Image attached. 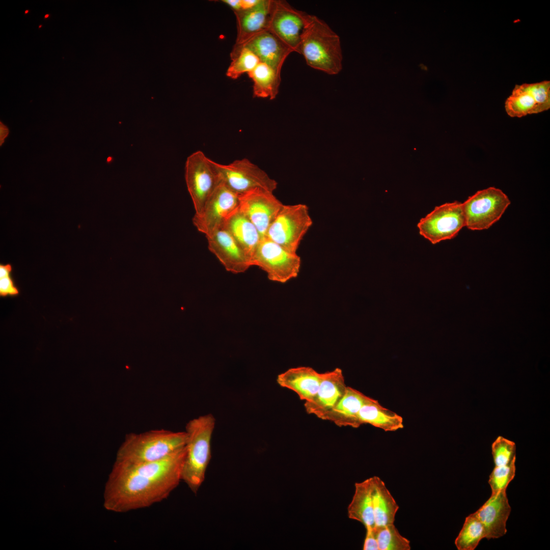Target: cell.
I'll use <instances>...</instances> for the list:
<instances>
[{
	"label": "cell",
	"mask_w": 550,
	"mask_h": 550,
	"mask_svg": "<svg viewBox=\"0 0 550 550\" xmlns=\"http://www.w3.org/2000/svg\"><path fill=\"white\" fill-rule=\"evenodd\" d=\"M283 205L273 192L256 189L239 195L238 210L253 223L264 237Z\"/></svg>",
	"instance_id": "5bb4252c"
},
{
	"label": "cell",
	"mask_w": 550,
	"mask_h": 550,
	"mask_svg": "<svg viewBox=\"0 0 550 550\" xmlns=\"http://www.w3.org/2000/svg\"><path fill=\"white\" fill-rule=\"evenodd\" d=\"M298 53L311 68L329 75L342 69L343 55L339 35L323 20L309 14Z\"/></svg>",
	"instance_id": "3957f363"
},
{
	"label": "cell",
	"mask_w": 550,
	"mask_h": 550,
	"mask_svg": "<svg viewBox=\"0 0 550 550\" xmlns=\"http://www.w3.org/2000/svg\"><path fill=\"white\" fill-rule=\"evenodd\" d=\"M249 48L263 63L281 74L282 66L293 51L268 30H264L240 45Z\"/></svg>",
	"instance_id": "e0dca14e"
},
{
	"label": "cell",
	"mask_w": 550,
	"mask_h": 550,
	"mask_svg": "<svg viewBox=\"0 0 550 550\" xmlns=\"http://www.w3.org/2000/svg\"><path fill=\"white\" fill-rule=\"evenodd\" d=\"M507 114L520 118L550 108V81L516 85L505 103Z\"/></svg>",
	"instance_id": "4fadbf2b"
},
{
	"label": "cell",
	"mask_w": 550,
	"mask_h": 550,
	"mask_svg": "<svg viewBox=\"0 0 550 550\" xmlns=\"http://www.w3.org/2000/svg\"><path fill=\"white\" fill-rule=\"evenodd\" d=\"M483 538H485L484 526L473 513L466 517L455 544L458 550H474Z\"/></svg>",
	"instance_id": "4316f807"
},
{
	"label": "cell",
	"mask_w": 550,
	"mask_h": 550,
	"mask_svg": "<svg viewBox=\"0 0 550 550\" xmlns=\"http://www.w3.org/2000/svg\"><path fill=\"white\" fill-rule=\"evenodd\" d=\"M185 447L152 462L114 464L106 483L104 506L125 513L149 507L167 499L182 481Z\"/></svg>",
	"instance_id": "6da1fadb"
},
{
	"label": "cell",
	"mask_w": 550,
	"mask_h": 550,
	"mask_svg": "<svg viewBox=\"0 0 550 550\" xmlns=\"http://www.w3.org/2000/svg\"><path fill=\"white\" fill-rule=\"evenodd\" d=\"M366 534L363 545L364 550H379L374 528H366Z\"/></svg>",
	"instance_id": "d6a6232c"
},
{
	"label": "cell",
	"mask_w": 550,
	"mask_h": 550,
	"mask_svg": "<svg viewBox=\"0 0 550 550\" xmlns=\"http://www.w3.org/2000/svg\"><path fill=\"white\" fill-rule=\"evenodd\" d=\"M206 237L209 250L227 271L236 274L243 273L253 266L251 258L224 229L218 230Z\"/></svg>",
	"instance_id": "9a60e30c"
},
{
	"label": "cell",
	"mask_w": 550,
	"mask_h": 550,
	"mask_svg": "<svg viewBox=\"0 0 550 550\" xmlns=\"http://www.w3.org/2000/svg\"><path fill=\"white\" fill-rule=\"evenodd\" d=\"M232 60L226 71L227 77L236 79L243 73H249L260 62L258 57L249 48L234 47L231 52Z\"/></svg>",
	"instance_id": "83f0119b"
},
{
	"label": "cell",
	"mask_w": 550,
	"mask_h": 550,
	"mask_svg": "<svg viewBox=\"0 0 550 550\" xmlns=\"http://www.w3.org/2000/svg\"><path fill=\"white\" fill-rule=\"evenodd\" d=\"M185 431L160 429L126 435L116 456L115 464L135 465L161 460L185 446Z\"/></svg>",
	"instance_id": "7a4b0ae2"
},
{
	"label": "cell",
	"mask_w": 550,
	"mask_h": 550,
	"mask_svg": "<svg viewBox=\"0 0 550 550\" xmlns=\"http://www.w3.org/2000/svg\"><path fill=\"white\" fill-rule=\"evenodd\" d=\"M494 466H505L515 464L516 446L513 442L499 436L491 447Z\"/></svg>",
	"instance_id": "f546056e"
},
{
	"label": "cell",
	"mask_w": 550,
	"mask_h": 550,
	"mask_svg": "<svg viewBox=\"0 0 550 550\" xmlns=\"http://www.w3.org/2000/svg\"><path fill=\"white\" fill-rule=\"evenodd\" d=\"M379 550H409L410 541L402 536L394 524L375 527Z\"/></svg>",
	"instance_id": "f1b7e54d"
},
{
	"label": "cell",
	"mask_w": 550,
	"mask_h": 550,
	"mask_svg": "<svg viewBox=\"0 0 550 550\" xmlns=\"http://www.w3.org/2000/svg\"><path fill=\"white\" fill-rule=\"evenodd\" d=\"M308 15L292 7L286 1L271 0L267 30L293 52L298 53Z\"/></svg>",
	"instance_id": "7c38bea8"
},
{
	"label": "cell",
	"mask_w": 550,
	"mask_h": 550,
	"mask_svg": "<svg viewBox=\"0 0 550 550\" xmlns=\"http://www.w3.org/2000/svg\"><path fill=\"white\" fill-rule=\"evenodd\" d=\"M313 224L308 207L304 204L284 205L265 237L287 251L297 253L300 242Z\"/></svg>",
	"instance_id": "5b68a950"
},
{
	"label": "cell",
	"mask_w": 550,
	"mask_h": 550,
	"mask_svg": "<svg viewBox=\"0 0 550 550\" xmlns=\"http://www.w3.org/2000/svg\"><path fill=\"white\" fill-rule=\"evenodd\" d=\"M211 414L199 417L186 425L187 440L181 479L196 494L203 483L211 457V441L215 426Z\"/></svg>",
	"instance_id": "277c9868"
},
{
	"label": "cell",
	"mask_w": 550,
	"mask_h": 550,
	"mask_svg": "<svg viewBox=\"0 0 550 550\" xmlns=\"http://www.w3.org/2000/svg\"><path fill=\"white\" fill-rule=\"evenodd\" d=\"M322 373H319L310 367L291 368L278 375L277 382L281 387L295 393L299 399L311 401L316 394Z\"/></svg>",
	"instance_id": "d6986e66"
},
{
	"label": "cell",
	"mask_w": 550,
	"mask_h": 550,
	"mask_svg": "<svg viewBox=\"0 0 550 550\" xmlns=\"http://www.w3.org/2000/svg\"><path fill=\"white\" fill-rule=\"evenodd\" d=\"M217 166L222 181L239 195L256 189L273 193L277 187L276 181L247 158L227 164L217 162Z\"/></svg>",
	"instance_id": "8fae6325"
},
{
	"label": "cell",
	"mask_w": 550,
	"mask_h": 550,
	"mask_svg": "<svg viewBox=\"0 0 550 550\" xmlns=\"http://www.w3.org/2000/svg\"><path fill=\"white\" fill-rule=\"evenodd\" d=\"M369 398L357 390L347 387L342 398L322 420L331 421L340 427L358 428L361 426L358 419L359 411Z\"/></svg>",
	"instance_id": "44dd1931"
},
{
	"label": "cell",
	"mask_w": 550,
	"mask_h": 550,
	"mask_svg": "<svg viewBox=\"0 0 550 550\" xmlns=\"http://www.w3.org/2000/svg\"><path fill=\"white\" fill-rule=\"evenodd\" d=\"M372 479V497L375 527L393 524L399 506L378 477Z\"/></svg>",
	"instance_id": "cb8c5ba5"
},
{
	"label": "cell",
	"mask_w": 550,
	"mask_h": 550,
	"mask_svg": "<svg viewBox=\"0 0 550 550\" xmlns=\"http://www.w3.org/2000/svg\"><path fill=\"white\" fill-rule=\"evenodd\" d=\"M464 227L462 204L457 201L435 207L417 224L419 234L433 244L454 238Z\"/></svg>",
	"instance_id": "9c48e42d"
},
{
	"label": "cell",
	"mask_w": 550,
	"mask_h": 550,
	"mask_svg": "<svg viewBox=\"0 0 550 550\" xmlns=\"http://www.w3.org/2000/svg\"><path fill=\"white\" fill-rule=\"evenodd\" d=\"M342 370L339 368L322 373L318 390L314 398L305 402L306 412L322 419L344 396L347 388Z\"/></svg>",
	"instance_id": "2e32d148"
},
{
	"label": "cell",
	"mask_w": 550,
	"mask_h": 550,
	"mask_svg": "<svg viewBox=\"0 0 550 550\" xmlns=\"http://www.w3.org/2000/svg\"><path fill=\"white\" fill-rule=\"evenodd\" d=\"M222 228L231 234L252 261L254 254L263 238L253 223L238 209L229 216Z\"/></svg>",
	"instance_id": "7402d4cb"
},
{
	"label": "cell",
	"mask_w": 550,
	"mask_h": 550,
	"mask_svg": "<svg viewBox=\"0 0 550 550\" xmlns=\"http://www.w3.org/2000/svg\"><path fill=\"white\" fill-rule=\"evenodd\" d=\"M259 1L260 0H241L242 10L251 8L256 5Z\"/></svg>",
	"instance_id": "8d00e7d4"
},
{
	"label": "cell",
	"mask_w": 550,
	"mask_h": 550,
	"mask_svg": "<svg viewBox=\"0 0 550 550\" xmlns=\"http://www.w3.org/2000/svg\"><path fill=\"white\" fill-rule=\"evenodd\" d=\"M221 2L231 7L234 12L242 10L241 0H222Z\"/></svg>",
	"instance_id": "836d02e7"
},
{
	"label": "cell",
	"mask_w": 550,
	"mask_h": 550,
	"mask_svg": "<svg viewBox=\"0 0 550 550\" xmlns=\"http://www.w3.org/2000/svg\"><path fill=\"white\" fill-rule=\"evenodd\" d=\"M28 11H29L28 10H26V11H25V13H27L28 12Z\"/></svg>",
	"instance_id": "f35d334b"
},
{
	"label": "cell",
	"mask_w": 550,
	"mask_h": 550,
	"mask_svg": "<svg viewBox=\"0 0 550 550\" xmlns=\"http://www.w3.org/2000/svg\"><path fill=\"white\" fill-rule=\"evenodd\" d=\"M48 16H49V14H46V15H45V16H44V17H45V18H47V17H48Z\"/></svg>",
	"instance_id": "74e56055"
},
{
	"label": "cell",
	"mask_w": 550,
	"mask_h": 550,
	"mask_svg": "<svg viewBox=\"0 0 550 550\" xmlns=\"http://www.w3.org/2000/svg\"><path fill=\"white\" fill-rule=\"evenodd\" d=\"M271 0H260L253 7L234 12L237 36L234 45H240L256 34L267 30Z\"/></svg>",
	"instance_id": "ffe728a7"
},
{
	"label": "cell",
	"mask_w": 550,
	"mask_h": 550,
	"mask_svg": "<svg viewBox=\"0 0 550 550\" xmlns=\"http://www.w3.org/2000/svg\"><path fill=\"white\" fill-rule=\"evenodd\" d=\"M12 267L10 264L0 265V278L11 276Z\"/></svg>",
	"instance_id": "d590c367"
},
{
	"label": "cell",
	"mask_w": 550,
	"mask_h": 550,
	"mask_svg": "<svg viewBox=\"0 0 550 550\" xmlns=\"http://www.w3.org/2000/svg\"><path fill=\"white\" fill-rule=\"evenodd\" d=\"M19 294V290L14 284L11 276L0 278V295L14 296Z\"/></svg>",
	"instance_id": "1f68e13d"
},
{
	"label": "cell",
	"mask_w": 550,
	"mask_h": 550,
	"mask_svg": "<svg viewBox=\"0 0 550 550\" xmlns=\"http://www.w3.org/2000/svg\"><path fill=\"white\" fill-rule=\"evenodd\" d=\"M301 258L266 237L261 238L252 258L253 266L265 271L273 282L286 283L300 271Z\"/></svg>",
	"instance_id": "52a82bcc"
},
{
	"label": "cell",
	"mask_w": 550,
	"mask_h": 550,
	"mask_svg": "<svg viewBox=\"0 0 550 550\" xmlns=\"http://www.w3.org/2000/svg\"><path fill=\"white\" fill-rule=\"evenodd\" d=\"M9 133L8 127L2 121L0 122V146L3 144Z\"/></svg>",
	"instance_id": "e575fe53"
},
{
	"label": "cell",
	"mask_w": 550,
	"mask_h": 550,
	"mask_svg": "<svg viewBox=\"0 0 550 550\" xmlns=\"http://www.w3.org/2000/svg\"><path fill=\"white\" fill-rule=\"evenodd\" d=\"M358 419L360 425L369 424L385 431H395L404 427L402 417L370 397L361 408Z\"/></svg>",
	"instance_id": "603a6c76"
},
{
	"label": "cell",
	"mask_w": 550,
	"mask_h": 550,
	"mask_svg": "<svg viewBox=\"0 0 550 550\" xmlns=\"http://www.w3.org/2000/svg\"><path fill=\"white\" fill-rule=\"evenodd\" d=\"M239 195L222 181L205 203L202 210L195 214L193 223L205 236L222 229L229 216L238 209Z\"/></svg>",
	"instance_id": "30bf717a"
},
{
	"label": "cell",
	"mask_w": 550,
	"mask_h": 550,
	"mask_svg": "<svg viewBox=\"0 0 550 550\" xmlns=\"http://www.w3.org/2000/svg\"><path fill=\"white\" fill-rule=\"evenodd\" d=\"M185 179L195 213H199L222 181L217 162L208 158L201 151L193 153L185 161Z\"/></svg>",
	"instance_id": "ba28073f"
},
{
	"label": "cell",
	"mask_w": 550,
	"mask_h": 550,
	"mask_svg": "<svg viewBox=\"0 0 550 550\" xmlns=\"http://www.w3.org/2000/svg\"><path fill=\"white\" fill-rule=\"evenodd\" d=\"M347 511L349 518L361 522L365 528L375 527L371 478L355 484L354 493Z\"/></svg>",
	"instance_id": "d4e9b609"
},
{
	"label": "cell",
	"mask_w": 550,
	"mask_h": 550,
	"mask_svg": "<svg viewBox=\"0 0 550 550\" xmlns=\"http://www.w3.org/2000/svg\"><path fill=\"white\" fill-rule=\"evenodd\" d=\"M515 470V464L505 466H494L488 480L492 493L506 491L508 485L514 478Z\"/></svg>",
	"instance_id": "4dcf8cb0"
},
{
	"label": "cell",
	"mask_w": 550,
	"mask_h": 550,
	"mask_svg": "<svg viewBox=\"0 0 550 550\" xmlns=\"http://www.w3.org/2000/svg\"><path fill=\"white\" fill-rule=\"evenodd\" d=\"M253 82V97L274 99L279 93L281 74L268 65L260 62L248 73Z\"/></svg>",
	"instance_id": "484cf974"
},
{
	"label": "cell",
	"mask_w": 550,
	"mask_h": 550,
	"mask_svg": "<svg viewBox=\"0 0 550 550\" xmlns=\"http://www.w3.org/2000/svg\"><path fill=\"white\" fill-rule=\"evenodd\" d=\"M506 491L491 493L488 500L475 513L483 524L485 538H498L507 532L506 521L511 512Z\"/></svg>",
	"instance_id": "ac0fdd59"
},
{
	"label": "cell",
	"mask_w": 550,
	"mask_h": 550,
	"mask_svg": "<svg viewBox=\"0 0 550 550\" xmlns=\"http://www.w3.org/2000/svg\"><path fill=\"white\" fill-rule=\"evenodd\" d=\"M510 203L507 195L495 187L477 191L462 203L465 227L473 231L488 229L500 220Z\"/></svg>",
	"instance_id": "8992f818"
}]
</instances>
